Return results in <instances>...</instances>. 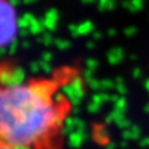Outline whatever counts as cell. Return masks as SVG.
<instances>
[{
  "label": "cell",
  "instance_id": "6da1fadb",
  "mask_svg": "<svg viewBox=\"0 0 149 149\" xmlns=\"http://www.w3.org/2000/svg\"><path fill=\"white\" fill-rule=\"evenodd\" d=\"M65 68L43 76L5 80L0 71V145L15 149H61L70 102L61 92Z\"/></svg>",
  "mask_w": 149,
  "mask_h": 149
},
{
  "label": "cell",
  "instance_id": "7a4b0ae2",
  "mask_svg": "<svg viewBox=\"0 0 149 149\" xmlns=\"http://www.w3.org/2000/svg\"><path fill=\"white\" fill-rule=\"evenodd\" d=\"M18 33V16L9 0H0V49L10 44Z\"/></svg>",
  "mask_w": 149,
  "mask_h": 149
},
{
  "label": "cell",
  "instance_id": "3957f363",
  "mask_svg": "<svg viewBox=\"0 0 149 149\" xmlns=\"http://www.w3.org/2000/svg\"><path fill=\"white\" fill-rule=\"evenodd\" d=\"M0 149H15V148H11V147H8V146H3V145H0Z\"/></svg>",
  "mask_w": 149,
  "mask_h": 149
}]
</instances>
